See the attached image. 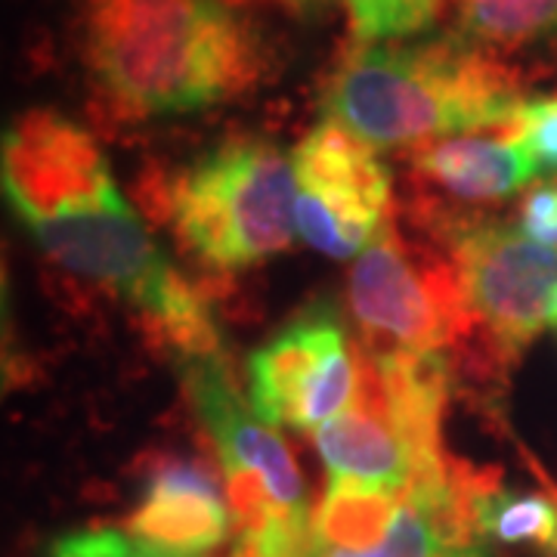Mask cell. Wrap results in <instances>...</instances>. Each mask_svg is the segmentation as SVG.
<instances>
[{"label": "cell", "mask_w": 557, "mask_h": 557, "mask_svg": "<svg viewBox=\"0 0 557 557\" xmlns=\"http://www.w3.org/2000/svg\"><path fill=\"white\" fill-rule=\"evenodd\" d=\"M518 226L533 242L555 245L557 248V186L555 183H539V186H533V189L523 196Z\"/></svg>", "instance_id": "cell-21"}, {"label": "cell", "mask_w": 557, "mask_h": 557, "mask_svg": "<svg viewBox=\"0 0 557 557\" xmlns=\"http://www.w3.org/2000/svg\"><path fill=\"white\" fill-rule=\"evenodd\" d=\"M183 384L201 428L214 440L223 474L251 471L270 483L285 511L313 515L307 505V486L288 446L276 431L245 403L220 357H201L183 362Z\"/></svg>", "instance_id": "cell-10"}, {"label": "cell", "mask_w": 557, "mask_h": 557, "mask_svg": "<svg viewBox=\"0 0 557 557\" xmlns=\"http://www.w3.org/2000/svg\"><path fill=\"white\" fill-rule=\"evenodd\" d=\"M81 53L109 115H193L258 87L270 53L233 0H81Z\"/></svg>", "instance_id": "cell-1"}, {"label": "cell", "mask_w": 557, "mask_h": 557, "mask_svg": "<svg viewBox=\"0 0 557 557\" xmlns=\"http://www.w3.org/2000/svg\"><path fill=\"white\" fill-rule=\"evenodd\" d=\"M412 168L418 177L465 201L508 199L542 174L530 149L505 131L496 137L465 134L428 143L416 152Z\"/></svg>", "instance_id": "cell-13"}, {"label": "cell", "mask_w": 557, "mask_h": 557, "mask_svg": "<svg viewBox=\"0 0 557 557\" xmlns=\"http://www.w3.org/2000/svg\"><path fill=\"white\" fill-rule=\"evenodd\" d=\"M403 490L329 478V490L313 508V548L369 552L381 545L397 523Z\"/></svg>", "instance_id": "cell-15"}, {"label": "cell", "mask_w": 557, "mask_h": 557, "mask_svg": "<svg viewBox=\"0 0 557 557\" xmlns=\"http://www.w3.org/2000/svg\"><path fill=\"white\" fill-rule=\"evenodd\" d=\"M50 258L124 300L149 338L180 362L220 357L208 300L168 260L127 199L28 226Z\"/></svg>", "instance_id": "cell-4"}, {"label": "cell", "mask_w": 557, "mask_h": 557, "mask_svg": "<svg viewBox=\"0 0 557 557\" xmlns=\"http://www.w3.org/2000/svg\"><path fill=\"white\" fill-rule=\"evenodd\" d=\"M518 75L461 38L357 47L325 90V119L375 149L505 131L523 109Z\"/></svg>", "instance_id": "cell-2"}, {"label": "cell", "mask_w": 557, "mask_h": 557, "mask_svg": "<svg viewBox=\"0 0 557 557\" xmlns=\"http://www.w3.org/2000/svg\"><path fill=\"white\" fill-rule=\"evenodd\" d=\"M357 387V350L325 304L292 319L248 359V403L270 428L317 431L354 403Z\"/></svg>", "instance_id": "cell-8"}, {"label": "cell", "mask_w": 557, "mask_h": 557, "mask_svg": "<svg viewBox=\"0 0 557 557\" xmlns=\"http://www.w3.org/2000/svg\"><path fill=\"white\" fill-rule=\"evenodd\" d=\"M359 47L394 44L421 35L443 13L446 0H344Z\"/></svg>", "instance_id": "cell-18"}, {"label": "cell", "mask_w": 557, "mask_h": 557, "mask_svg": "<svg viewBox=\"0 0 557 557\" xmlns=\"http://www.w3.org/2000/svg\"><path fill=\"white\" fill-rule=\"evenodd\" d=\"M456 260L468 304L498 366H515L527 344L552 325L557 304V248L533 242L502 220L424 214Z\"/></svg>", "instance_id": "cell-6"}, {"label": "cell", "mask_w": 557, "mask_h": 557, "mask_svg": "<svg viewBox=\"0 0 557 557\" xmlns=\"http://www.w3.org/2000/svg\"><path fill=\"white\" fill-rule=\"evenodd\" d=\"M298 236L329 258H357L387 220L391 171L379 149L322 119L292 152Z\"/></svg>", "instance_id": "cell-7"}, {"label": "cell", "mask_w": 557, "mask_h": 557, "mask_svg": "<svg viewBox=\"0 0 557 557\" xmlns=\"http://www.w3.org/2000/svg\"><path fill=\"white\" fill-rule=\"evenodd\" d=\"M3 193L25 226L124 199L97 139L50 109H32L7 127Z\"/></svg>", "instance_id": "cell-9"}, {"label": "cell", "mask_w": 557, "mask_h": 557, "mask_svg": "<svg viewBox=\"0 0 557 557\" xmlns=\"http://www.w3.org/2000/svg\"><path fill=\"white\" fill-rule=\"evenodd\" d=\"M347 298L369 350L446 354L478 325L449 251L403 236L394 218L354 260Z\"/></svg>", "instance_id": "cell-5"}, {"label": "cell", "mask_w": 557, "mask_h": 557, "mask_svg": "<svg viewBox=\"0 0 557 557\" xmlns=\"http://www.w3.org/2000/svg\"><path fill=\"white\" fill-rule=\"evenodd\" d=\"M552 183H555V186H557V174H555V180H552Z\"/></svg>", "instance_id": "cell-23"}, {"label": "cell", "mask_w": 557, "mask_h": 557, "mask_svg": "<svg viewBox=\"0 0 557 557\" xmlns=\"http://www.w3.org/2000/svg\"><path fill=\"white\" fill-rule=\"evenodd\" d=\"M47 557H171L146 548L127 530H78L53 542Z\"/></svg>", "instance_id": "cell-20"}, {"label": "cell", "mask_w": 557, "mask_h": 557, "mask_svg": "<svg viewBox=\"0 0 557 557\" xmlns=\"http://www.w3.org/2000/svg\"><path fill=\"white\" fill-rule=\"evenodd\" d=\"M236 3V0H233ZM276 3H288V7H310V3H317V0H276Z\"/></svg>", "instance_id": "cell-22"}, {"label": "cell", "mask_w": 557, "mask_h": 557, "mask_svg": "<svg viewBox=\"0 0 557 557\" xmlns=\"http://www.w3.org/2000/svg\"><path fill=\"white\" fill-rule=\"evenodd\" d=\"M127 533L161 555L208 557L233 536V511L205 465L164 456L149 471Z\"/></svg>", "instance_id": "cell-11"}, {"label": "cell", "mask_w": 557, "mask_h": 557, "mask_svg": "<svg viewBox=\"0 0 557 557\" xmlns=\"http://www.w3.org/2000/svg\"><path fill=\"white\" fill-rule=\"evenodd\" d=\"M496 468L480 471L456 461L443 480H418L403 490V508L387 539L369 552L313 548L310 557H493L478 533L474 498Z\"/></svg>", "instance_id": "cell-12"}, {"label": "cell", "mask_w": 557, "mask_h": 557, "mask_svg": "<svg viewBox=\"0 0 557 557\" xmlns=\"http://www.w3.org/2000/svg\"><path fill=\"white\" fill-rule=\"evenodd\" d=\"M505 134L530 149L539 171H557V94L523 102L518 119L505 127Z\"/></svg>", "instance_id": "cell-19"}, {"label": "cell", "mask_w": 557, "mask_h": 557, "mask_svg": "<svg viewBox=\"0 0 557 557\" xmlns=\"http://www.w3.org/2000/svg\"><path fill=\"white\" fill-rule=\"evenodd\" d=\"M458 38L490 53L557 38V0H458Z\"/></svg>", "instance_id": "cell-16"}, {"label": "cell", "mask_w": 557, "mask_h": 557, "mask_svg": "<svg viewBox=\"0 0 557 557\" xmlns=\"http://www.w3.org/2000/svg\"><path fill=\"white\" fill-rule=\"evenodd\" d=\"M317 449L329 478H350L403 490L416 480V461L397 434L394 421L384 416L379 399L357 387L354 403L338 418L313 431Z\"/></svg>", "instance_id": "cell-14"}, {"label": "cell", "mask_w": 557, "mask_h": 557, "mask_svg": "<svg viewBox=\"0 0 557 557\" xmlns=\"http://www.w3.org/2000/svg\"><path fill=\"white\" fill-rule=\"evenodd\" d=\"M201 267L236 273L285 251L295 233L292 159L263 137H230L146 196Z\"/></svg>", "instance_id": "cell-3"}, {"label": "cell", "mask_w": 557, "mask_h": 557, "mask_svg": "<svg viewBox=\"0 0 557 557\" xmlns=\"http://www.w3.org/2000/svg\"><path fill=\"white\" fill-rule=\"evenodd\" d=\"M474 523L486 542L539 545L552 552L557 542V490L518 493L498 483V471L480 486L474 498Z\"/></svg>", "instance_id": "cell-17"}]
</instances>
